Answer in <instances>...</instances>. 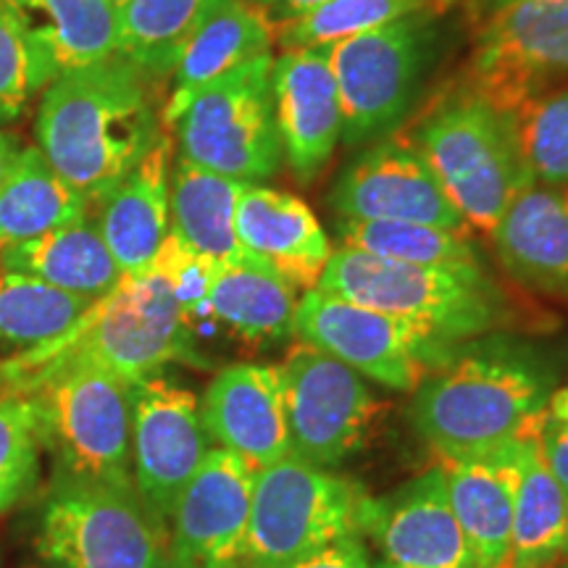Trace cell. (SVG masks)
<instances>
[{"label":"cell","instance_id":"1","mask_svg":"<svg viewBox=\"0 0 568 568\" xmlns=\"http://www.w3.org/2000/svg\"><path fill=\"white\" fill-rule=\"evenodd\" d=\"M163 134L153 80L122 53L71 69L42 90L40 153L92 205L145 159Z\"/></svg>","mask_w":568,"mask_h":568},{"label":"cell","instance_id":"2","mask_svg":"<svg viewBox=\"0 0 568 568\" xmlns=\"http://www.w3.org/2000/svg\"><path fill=\"white\" fill-rule=\"evenodd\" d=\"M552 368L508 335L460 345L456 358L416 387L410 424L437 456H464L521 437L548 410Z\"/></svg>","mask_w":568,"mask_h":568},{"label":"cell","instance_id":"3","mask_svg":"<svg viewBox=\"0 0 568 568\" xmlns=\"http://www.w3.org/2000/svg\"><path fill=\"white\" fill-rule=\"evenodd\" d=\"M63 361L109 368L132 385L161 374L172 361L209 366L190 337L172 284L155 264L124 276L55 343L0 364V385L13 387L24 376Z\"/></svg>","mask_w":568,"mask_h":568},{"label":"cell","instance_id":"4","mask_svg":"<svg viewBox=\"0 0 568 568\" xmlns=\"http://www.w3.org/2000/svg\"><path fill=\"white\" fill-rule=\"evenodd\" d=\"M406 138L474 230L493 232L508 203L535 182L518 113L497 109L458 82L416 119Z\"/></svg>","mask_w":568,"mask_h":568},{"label":"cell","instance_id":"5","mask_svg":"<svg viewBox=\"0 0 568 568\" xmlns=\"http://www.w3.org/2000/svg\"><path fill=\"white\" fill-rule=\"evenodd\" d=\"M316 287L450 343L489 337L516 322L514 305L485 264H403L339 245Z\"/></svg>","mask_w":568,"mask_h":568},{"label":"cell","instance_id":"6","mask_svg":"<svg viewBox=\"0 0 568 568\" xmlns=\"http://www.w3.org/2000/svg\"><path fill=\"white\" fill-rule=\"evenodd\" d=\"M132 387L109 368L63 361L9 389L38 403L42 450L53 456V479L134 485Z\"/></svg>","mask_w":568,"mask_h":568},{"label":"cell","instance_id":"7","mask_svg":"<svg viewBox=\"0 0 568 568\" xmlns=\"http://www.w3.org/2000/svg\"><path fill=\"white\" fill-rule=\"evenodd\" d=\"M443 42L445 11L429 9L326 45L343 105L347 148H366L406 124Z\"/></svg>","mask_w":568,"mask_h":568},{"label":"cell","instance_id":"8","mask_svg":"<svg viewBox=\"0 0 568 568\" xmlns=\"http://www.w3.org/2000/svg\"><path fill=\"white\" fill-rule=\"evenodd\" d=\"M272 63L274 53L240 63L163 113L161 122L174 130L180 159L243 182H264L280 172L284 159Z\"/></svg>","mask_w":568,"mask_h":568},{"label":"cell","instance_id":"9","mask_svg":"<svg viewBox=\"0 0 568 568\" xmlns=\"http://www.w3.org/2000/svg\"><path fill=\"white\" fill-rule=\"evenodd\" d=\"M166 524L134 485L53 479L34 550L63 568H166Z\"/></svg>","mask_w":568,"mask_h":568},{"label":"cell","instance_id":"10","mask_svg":"<svg viewBox=\"0 0 568 568\" xmlns=\"http://www.w3.org/2000/svg\"><path fill=\"white\" fill-rule=\"evenodd\" d=\"M366 493L290 453L255 471L247 564L284 568L343 537H361Z\"/></svg>","mask_w":568,"mask_h":568},{"label":"cell","instance_id":"11","mask_svg":"<svg viewBox=\"0 0 568 568\" xmlns=\"http://www.w3.org/2000/svg\"><path fill=\"white\" fill-rule=\"evenodd\" d=\"M295 337L395 393H416L464 345L318 287L297 303Z\"/></svg>","mask_w":568,"mask_h":568},{"label":"cell","instance_id":"12","mask_svg":"<svg viewBox=\"0 0 568 568\" xmlns=\"http://www.w3.org/2000/svg\"><path fill=\"white\" fill-rule=\"evenodd\" d=\"M568 80V0H521L477 24L464 88L518 113Z\"/></svg>","mask_w":568,"mask_h":568},{"label":"cell","instance_id":"13","mask_svg":"<svg viewBox=\"0 0 568 568\" xmlns=\"http://www.w3.org/2000/svg\"><path fill=\"white\" fill-rule=\"evenodd\" d=\"M276 368L290 453L318 468H335L351 458L366 443L379 414L364 376L305 343L295 345Z\"/></svg>","mask_w":568,"mask_h":568},{"label":"cell","instance_id":"14","mask_svg":"<svg viewBox=\"0 0 568 568\" xmlns=\"http://www.w3.org/2000/svg\"><path fill=\"white\" fill-rule=\"evenodd\" d=\"M201 400L161 374L132 387V479L148 508L169 524L176 500L209 456Z\"/></svg>","mask_w":568,"mask_h":568},{"label":"cell","instance_id":"15","mask_svg":"<svg viewBox=\"0 0 568 568\" xmlns=\"http://www.w3.org/2000/svg\"><path fill=\"white\" fill-rule=\"evenodd\" d=\"M255 471L224 447H211L169 518L166 568L247 566Z\"/></svg>","mask_w":568,"mask_h":568},{"label":"cell","instance_id":"16","mask_svg":"<svg viewBox=\"0 0 568 568\" xmlns=\"http://www.w3.org/2000/svg\"><path fill=\"white\" fill-rule=\"evenodd\" d=\"M337 219L410 222L466 230L464 216L406 134H389L361 148L329 193Z\"/></svg>","mask_w":568,"mask_h":568},{"label":"cell","instance_id":"17","mask_svg":"<svg viewBox=\"0 0 568 568\" xmlns=\"http://www.w3.org/2000/svg\"><path fill=\"white\" fill-rule=\"evenodd\" d=\"M272 92L282 159L293 180L308 187L324 174L343 140V105L329 48L274 55Z\"/></svg>","mask_w":568,"mask_h":568},{"label":"cell","instance_id":"18","mask_svg":"<svg viewBox=\"0 0 568 568\" xmlns=\"http://www.w3.org/2000/svg\"><path fill=\"white\" fill-rule=\"evenodd\" d=\"M403 568H477L456 514L443 468L435 466L382 497H366L361 535Z\"/></svg>","mask_w":568,"mask_h":568},{"label":"cell","instance_id":"19","mask_svg":"<svg viewBox=\"0 0 568 568\" xmlns=\"http://www.w3.org/2000/svg\"><path fill=\"white\" fill-rule=\"evenodd\" d=\"M205 435L253 468L290 456L280 368L234 364L213 376L201 400Z\"/></svg>","mask_w":568,"mask_h":568},{"label":"cell","instance_id":"20","mask_svg":"<svg viewBox=\"0 0 568 568\" xmlns=\"http://www.w3.org/2000/svg\"><path fill=\"white\" fill-rule=\"evenodd\" d=\"M521 437L489 450L439 456L453 514L477 568H508L521 471Z\"/></svg>","mask_w":568,"mask_h":568},{"label":"cell","instance_id":"21","mask_svg":"<svg viewBox=\"0 0 568 568\" xmlns=\"http://www.w3.org/2000/svg\"><path fill=\"white\" fill-rule=\"evenodd\" d=\"M489 234L510 280L568 305V184L531 182Z\"/></svg>","mask_w":568,"mask_h":568},{"label":"cell","instance_id":"22","mask_svg":"<svg viewBox=\"0 0 568 568\" xmlns=\"http://www.w3.org/2000/svg\"><path fill=\"white\" fill-rule=\"evenodd\" d=\"M234 234L245 253L266 261L297 290H314L329 264V234L301 197L247 182L234 209Z\"/></svg>","mask_w":568,"mask_h":568},{"label":"cell","instance_id":"23","mask_svg":"<svg viewBox=\"0 0 568 568\" xmlns=\"http://www.w3.org/2000/svg\"><path fill=\"white\" fill-rule=\"evenodd\" d=\"M30 51L32 88L119 53V9L109 0H9Z\"/></svg>","mask_w":568,"mask_h":568},{"label":"cell","instance_id":"24","mask_svg":"<svg viewBox=\"0 0 568 568\" xmlns=\"http://www.w3.org/2000/svg\"><path fill=\"white\" fill-rule=\"evenodd\" d=\"M174 140L163 130L138 166L103 197L98 230L124 276L148 272L169 237Z\"/></svg>","mask_w":568,"mask_h":568},{"label":"cell","instance_id":"25","mask_svg":"<svg viewBox=\"0 0 568 568\" xmlns=\"http://www.w3.org/2000/svg\"><path fill=\"white\" fill-rule=\"evenodd\" d=\"M297 303L295 284L255 255L219 264L213 272L211 318L255 351L280 347L295 337Z\"/></svg>","mask_w":568,"mask_h":568},{"label":"cell","instance_id":"26","mask_svg":"<svg viewBox=\"0 0 568 568\" xmlns=\"http://www.w3.org/2000/svg\"><path fill=\"white\" fill-rule=\"evenodd\" d=\"M0 268L34 276L51 287L82 295L88 301H101L124 280L122 268L116 266L98 230V222L90 216L42 237L3 247Z\"/></svg>","mask_w":568,"mask_h":568},{"label":"cell","instance_id":"27","mask_svg":"<svg viewBox=\"0 0 568 568\" xmlns=\"http://www.w3.org/2000/svg\"><path fill=\"white\" fill-rule=\"evenodd\" d=\"M245 184L243 180H232L176 159L169 182L172 237L211 264H234L251 255L243 251L234 234V209Z\"/></svg>","mask_w":568,"mask_h":568},{"label":"cell","instance_id":"28","mask_svg":"<svg viewBox=\"0 0 568 568\" xmlns=\"http://www.w3.org/2000/svg\"><path fill=\"white\" fill-rule=\"evenodd\" d=\"M274 53V21L253 0H222L184 48L163 113L240 63ZM161 113V116H163Z\"/></svg>","mask_w":568,"mask_h":568},{"label":"cell","instance_id":"29","mask_svg":"<svg viewBox=\"0 0 568 568\" xmlns=\"http://www.w3.org/2000/svg\"><path fill=\"white\" fill-rule=\"evenodd\" d=\"M537 426L539 422L521 437V471L508 568H556L566 558L568 493L545 464Z\"/></svg>","mask_w":568,"mask_h":568},{"label":"cell","instance_id":"30","mask_svg":"<svg viewBox=\"0 0 568 568\" xmlns=\"http://www.w3.org/2000/svg\"><path fill=\"white\" fill-rule=\"evenodd\" d=\"M92 203L48 163L40 148H24L0 184V251L90 216Z\"/></svg>","mask_w":568,"mask_h":568},{"label":"cell","instance_id":"31","mask_svg":"<svg viewBox=\"0 0 568 568\" xmlns=\"http://www.w3.org/2000/svg\"><path fill=\"white\" fill-rule=\"evenodd\" d=\"M219 3L222 0H126L119 6V53L153 82L166 80Z\"/></svg>","mask_w":568,"mask_h":568},{"label":"cell","instance_id":"32","mask_svg":"<svg viewBox=\"0 0 568 568\" xmlns=\"http://www.w3.org/2000/svg\"><path fill=\"white\" fill-rule=\"evenodd\" d=\"M82 295L0 268V347L30 353L67 335L90 305Z\"/></svg>","mask_w":568,"mask_h":568},{"label":"cell","instance_id":"33","mask_svg":"<svg viewBox=\"0 0 568 568\" xmlns=\"http://www.w3.org/2000/svg\"><path fill=\"white\" fill-rule=\"evenodd\" d=\"M335 234L339 245L379 255V258L403 261V264H481L479 247L468 237L466 230H443V226L410 222L335 219Z\"/></svg>","mask_w":568,"mask_h":568},{"label":"cell","instance_id":"34","mask_svg":"<svg viewBox=\"0 0 568 568\" xmlns=\"http://www.w3.org/2000/svg\"><path fill=\"white\" fill-rule=\"evenodd\" d=\"M450 3L453 0H326L301 17L274 24V45L282 51L326 48L410 13L445 11Z\"/></svg>","mask_w":568,"mask_h":568},{"label":"cell","instance_id":"35","mask_svg":"<svg viewBox=\"0 0 568 568\" xmlns=\"http://www.w3.org/2000/svg\"><path fill=\"white\" fill-rule=\"evenodd\" d=\"M42 429L38 403L27 393L0 395V514H9L40 485Z\"/></svg>","mask_w":568,"mask_h":568},{"label":"cell","instance_id":"36","mask_svg":"<svg viewBox=\"0 0 568 568\" xmlns=\"http://www.w3.org/2000/svg\"><path fill=\"white\" fill-rule=\"evenodd\" d=\"M518 126L535 182L568 184V88L518 111Z\"/></svg>","mask_w":568,"mask_h":568},{"label":"cell","instance_id":"37","mask_svg":"<svg viewBox=\"0 0 568 568\" xmlns=\"http://www.w3.org/2000/svg\"><path fill=\"white\" fill-rule=\"evenodd\" d=\"M32 95V69L24 30L9 0H0V130L27 109Z\"/></svg>","mask_w":568,"mask_h":568},{"label":"cell","instance_id":"38","mask_svg":"<svg viewBox=\"0 0 568 568\" xmlns=\"http://www.w3.org/2000/svg\"><path fill=\"white\" fill-rule=\"evenodd\" d=\"M537 439L545 464L568 493V418L545 410L537 426Z\"/></svg>","mask_w":568,"mask_h":568},{"label":"cell","instance_id":"39","mask_svg":"<svg viewBox=\"0 0 568 568\" xmlns=\"http://www.w3.org/2000/svg\"><path fill=\"white\" fill-rule=\"evenodd\" d=\"M284 568H374L361 537H343Z\"/></svg>","mask_w":568,"mask_h":568},{"label":"cell","instance_id":"40","mask_svg":"<svg viewBox=\"0 0 568 568\" xmlns=\"http://www.w3.org/2000/svg\"><path fill=\"white\" fill-rule=\"evenodd\" d=\"M322 3H326V0H272L266 13L274 24H282V21L301 17V13L316 9V6Z\"/></svg>","mask_w":568,"mask_h":568},{"label":"cell","instance_id":"41","mask_svg":"<svg viewBox=\"0 0 568 568\" xmlns=\"http://www.w3.org/2000/svg\"><path fill=\"white\" fill-rule=\"evenodd\" d=\"M21 151H24V142H21L19 134L0 130V184H3L6 176H9L11 166L17 163Z\"/></svg>","mask_w":568,"mask_h":568},{"label":"cell","instance_id":"42","mask_svg":"<svg viewBox=\"0 0 568 568\" xmlns=\"http://www.w3.org/2000/svg\"><path fill=\"white\" fill-rule=\"evenodd\" d=\"M460 3L466 6L468 17L479 24V21L487 19L489 13L506 9V6H510V3H521V0H460Z\"/></svg>","mask_w":568,"mask_h":568},{"label":"cell","instance_id":"43","mask_svg":"<svg viewBox=\"0 0 568 568\" xmlns=\"http://www.w3.org/2000/svg\"><path fill=\"white\" fill-rule=\"evenodd\" d=\"M548 410H550V414H556V416H566L568 418V385L556 389V393L550 395Z\"/></svg>","mask_w":568,"mask_h":568},{"label":"cell","instance_id":"44","mask_svg":"<svg viewBox=\"0 0 568 568\" xmlns=\"http://www.w3.org/2000/svg\"><path fill=\"white\" fill-rule=\"evenodd\" d=\"M374 568H403V566L389 564V560H379V564H374Z\"/></svg>","mask_w":568,"mask_h":568},{"label":"cell","instance_id":"45","mask_svg":"<svg viewBox=\"0 0 568 568\" xmlns=\"http://www.w3.org/2000/svg\"><path fill=\"white\" fill-rule=\"evenodd\" d=\"M253 3H255V6H261V9L266 11V9H268V3H272V0H253Z\"/></svg>","mask_w":568,"mask_h":568},{"label":"cell","instance_id":"46","mask_svg":"<svg viewBox=\"0 0 568 568\" xmlns=\"http://www.w3.org/2000/svg\"><path fill=\"white\" fill-rule=\"evenodd\" d=\"M109 3H111V6H116V9H119V6H124L126 0H109Z\"/></svg>","mask_w":568,"mask_h":568},{"label":"cell","instance_id":"47","mask_svg":"<svg viewBox=\"0 0 568 568\" xmlns=\"http://www.w3.org/2000/svg\"><path fill=\"white\" fill-rule=\"evenodd\" d=\"M245 568H264V566H255V564H247Z\"/></svg>","mask_w":568,"mask_h":568},{"label":"cell","instance_id":"48","mask_svg":"<svg viewBox=\"0 0 568 568\" xmlns=\"http://www.w3.org/2000/svg\"><path fill=\"white\" fill-rule=\"evenodd\" d=\"M568 560V542H566V558H564V564Z\"/></svg>","mask_w":568,"mask_h":568},{"label":"cell","instance_id":"49","mask_svg":"<svg viewBox=\"0 0 568 568\" xmlns=\"http://www.w3.org/2000/svg\"><path fill=\"white\" fill-rule=\"evenodd\" d=\"M560 566H564V568H568V560H566V564H560Z\"/></svg>","mask_w":568,"mask_h":568},{"label":"cell","instance_id":"50","mask_svg":"<svg viewBox=\"0 0 568 568\" xmlns=\"http://www.w3.org/2000/svg\"><path fill=\"white\" fill-rule=\"evenodd\" d=\"M0 387H3V385H0Z\"/></svg>","mask_w":568,"mask_h":568}]
</instances>
